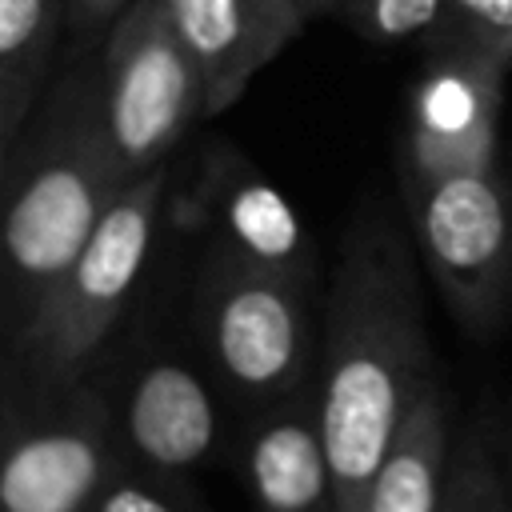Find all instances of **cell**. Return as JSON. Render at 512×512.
<instances>
[{"label": "cell", "instance_id": "8", "mask_svg": "<svg viewBox=\"0 0 512 512\" xmlns=\"http://www.w3.org/2000/svg\"><path fill=\"white\" fill-rule=\"evenodd\" d=\"M112 424L92 396H68V408L32 424L8 444L0 468L4 512H80L108 484Z\"/></svg>", "mask_w": 512, "mask_h": 512}, {"label": "cell", "instance_id": "2", "mask_svg": "<svg viewBox=\"0 0 512 512\" xmlns=\"http://www.w3.org/2000/svg\"><path fill=\"white\" fill-rule=\"evenodd\" d=\"M128 188L104 128L100 72H72L48 100L24 172L8 184L4 260L12 340Z\"/></svg>", "mask_w": 512, "mask_h": 512}, {"label": "cell", "instance_id": "4", "mask_svg": "<svg viewBox=\"0 0 512 512\" xmlns=\"http://www.w3.org/2000/svg\"><path fill=\"white\" fill-rule=\"evenodd\" d=\"M100 88L108 144L132 184L164 164L184 128L204 116V76L172 24L168 0H132L116 16Z\"/></svg>", "mask_w": 512, "mask_h": 512}, {"label": "cell", "instance_id": "17", "mask_svg": "<svg viewBox=\"0 0 512 512\" xmlns=\"http://www.w3.org/2000/svg\"><path fill=\"white\" fill-rule=\"evenodd\" d=\"M432 40L512 56V0H448Z\"/></svg>", "mask_w": 512, "mask_h": 512}, {"label": "cell", "instance_id": "6", "mask_svg": "<svg viewBox=\"0 0 512 512\" xmlns=\"http://www.w3.org/2000/svg\"><path fill=\"white\" fill-rule=\"evenodd\" d=\"M420 252L468 328L500 316L512 288V212L492 168L404 180Z\"/></svg>", "mask_w": 512, "mask_h": 512}, {"label": "cell", "instance_id": "11", "mask_svg": "<svg viewBox=\"0 0 512 512\" xmlns=\"http://www.w3.org/2000/svg\"><path fill=\"white\" fill-rule=\"evenodd\" d=\"M128 444L156 468H192L216 440V408L196 372L156 360L132 384L124 412Z\"/></svg>", "mask_w": 512, "mask_h": 512}, {"label": "cell", "instance_id": "1", "mask_svg": "<svg viewBox=\"0 0 512 512\" xmlns=\"http://www.w3.org/2000/svg\"><path fill=\"white\" fill-rule=\"evenodd\" d=\"M432 384L412 256L388 220H360L328 292L320 348V428L336 512H368L372 484Z\"/></svg>", "mask_w": 512, "mask_h": 512}, {"label": "cell", "instance_id": "13", "mask_svg": "<svg viewBox=\"0 0 512 512\" xmlns=\"http://www.w3.org/2000/svg\"><path fill=\"white\" fill-rule=\"evenodd\" d=\"M64 8L68 0H0V152H4V164L16 156L20 132L28 116L36 112Z\"/></svg>", "mask_w": 512, "mask_h": 512}, {"label": "cell", "instance_id": "14", "mask_svg": "<svg viewBox=\"0 0 512 512\" xmlns=\"http://www.w3.org/2000/svg\"><path fill=\"white\" fill-rule=\"evenodd\" d=\"M220 216H224V244H232L236 252L252 256L264 268L300 280L308 276V244L292 204L280 192H272L260 180H244L228 192Z\"/></svg>", "mask_w": 512, "mask_h": 512}, {"label": "cell", "instance_id": "9", "mask_svg": "<svg viewBox=\"0 0 512 512\" xmlns=\"http://www.w3.org/2000/svg\"><path fill=\"white\" fill-rule=\"evenodd\" d=\"M168 12L204 76V116L232 108L312 20L308 0H168Z\"/></svg>", "mask_w": 512, "mask_h": 512}, {"label": "cell", "instance_id": "5", "mask_svg": "<svg viewBox=\"0 0 512 512\" xmlns=\"http://www.w3.org/2000/svg\"><path fill=\"white\" fill-rule=\"evenodd\" d=\"M200 320L220 376L248 400L280 404L308 368L304 280L220 244L204 272Z\"/></svg>", "mask_w": 512, "mask_h": 512}, {"label": "cell", "instance_id": "18", "mask_svg": "<svg viewBox=\"0 0 512 512\" xmlns=\"http://www.w3.org/2000/svg\"><path fill=\"white\" fill-rule=\"evenodd\" d=\"M96 512H176L164 496H156L144 484L132 480H108L100 492V508Z\"/></svg>", "mask_w": 512, "mask_h": 512}, {"label": "cell", "instance_id": "19", "mask_svg": "<svg viewBox=\"0 0 512 512\" xmlns=\"http://www.w3.org/2000/svg\"><path fill=\"white\" fill-rule=\"evenodd\" d=\"M124 0H68V12L80 20V24H100L108 16H116Z\"/></svg>", "mask_w": 512, "mask_h": 512}, {"label": "cell", "instance_id": "3", "mask_svg": "<svg viewBox=\"0 0 512 512\" xmlns=\"http://www.w3.org/2000/svg\"><path fill=\"white\" fill-rule=\"evenodd\" d=\"M164 200V164L136 176L104 212L88 244L48 288L36 316L12 340L28 388L40 396L72 392L112 324L128 308L152 252Z\"/></svg>", "mask_w": 512, "mask_h": 512}, {"label": "cell", "instance_id": "12", "mask_svg": "<svg viewBox=\"0 0 512 512\" xmlns=\"http://www.w3.org/2000/svg\"><path fill=\"white\" fill-rule=\"evenodd\" d=\"M448 472V412L432 380L404 416V428L372 484L368 512H444Z\"/></svg>", "mask_w": 512, "mask_h": 512}, {"label": "cell", "instance_id": "7", "mask_svg": "<svg viewBox=\"0 0 512 512\" xmlns=\"http://www.w3.org/2000/svg\"><path fill=\"white\" fill-rule=\"evenodd\" d=\"M508 60L512 56L488 48L436 44V56L412 100L404 180L492 168L500 76Z\"/></svg>", "mask_w": 512, "mask_h": 512}, {"label": "cell", "instance_id": "16", "mask_svg": "<svg viewBox=\"0 0 512 512\" xmlns=\"http://www.w3.org/2000/svg\"><path fill=\"white\" fill-rule=\"evenodd\" d=\"M444 512H512V496L504 476L496 472L480 436H468L452 456Z\"/></svg>", "mask_w": 512, "mask_h": 512}, {"label": "cell", "instance_id": "15", "mask_svg": "<svg viewBox=\"0 0 512 512\" xmlns=\"http://www.w3.org/2000/svg\"><path fill=\"white\" fill-rule=\"evenodd\" d=\"M312 16H332L372 44L436 36L448 0H308Z\"/></svg>", "mask_w": 512, "mask_h": 512}, {"label": "cell", "instance_id": "10", "mask_svg": "<svg viewBox=\"0 0 512 512\" xmlns=\"http://www.w3.org/2000/svg\"><path fill=\"white\" fill-rule=\"evenodd\" d=\"M244 472L260 512H336L320 400L308 404L292 392L272 404L248 440Z\"/></svg>", "mask_w": 512, "mask_h": 512}]
</instances>
